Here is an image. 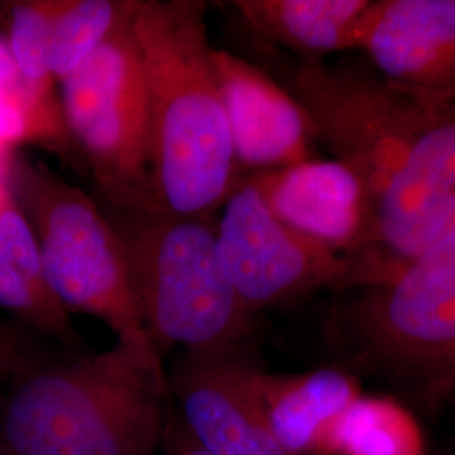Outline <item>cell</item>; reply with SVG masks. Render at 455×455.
Here are the masks:
<instances>
[{"label":"cell","instance_id":"cell-17","mask_svg":"<svg viewBox=\"0 0 455 455\" xmlns=\"http://www.w3.org/2000/svg\"><path fill=\"white\" fill-rule=\"evenodd\" d=\"M137 5L139 0H61L49 46V69L56 83L129 24Z\"/></svg>","mask_w":455,"mask_h":455},{"label":"cell","instance_id":"cell-9","mask_svg":"<svg viewBox=\"0 0 455 455\" xmlns=\"http://www.w3.org/2000/svg\"><path fill=\"white\" fill-rule=\"evenodd\" d=\"M455 236V93L434 97L422 131L373 214L371 242L355 255L361 289L381 285Z\"/></svg>","mask_w":455,"mask_h":455},{"label":"cell","instance_id":"cell-10","mask_svg":"<svg viewBox=\"0 0 455 455\" xmlns=\"http://www.w3.org/2000/svg\"><path fill=\"white\" fill-rule=\"evenodd\" d=\"M265 370L250 344L182 351L167 373L172 407L191 439L210 455H291L261 413Z\"/></svg>","mask_w":455,"mask_h":455},{"label":"cell","instance_id":"cell-18","mask_svg":"<svg viewBox=\"0 0 455 455\" xmlns=\"http://www.w3.org/2000/svg\"><path fill=\"white\" fill-rule=\"evenodd\" d=\"M60 7L61 0H22L4 9V41L20 80L39 97H54L49 46Z\"/></svg>","mask_w":455,"mask_h":455},{"label":"cell","instance_id":"cell-5","mask_svg":"<svg viewBox=\"0 0 455 455\" xmlns=\"http://www.w3.org/2000/svg\"><path fill=\"white\" fill-rule=\"evenodd\" d=\"M4 178L33 227L49 287L63 307L101 321L116 339L152 344L120 238L97 199L24 154L7 156Z\"/></svg>","mask_w":455,"mask_h":455},{"label":"cell","instance_id":"cell-19","mask_svg":"<svg viewBox=\"0 0 455 455\" xmlns=\"http://www.w3.org/2000/svg\"><path fill=\"white\" fill-rule=\"evenodd\" d=\"M28 363L26 342L14 325L0 321V398L12 383L20 368Z\"/></svg>","mask_w":455,"mask_h":455},{"label":"cell","instance_id":"cell-15","mask_svg":"<svg viewBox=\"0 0 455 455\" xmlns=\"http://www.w3.org/2000/svg\"><path fill=\"white\" fill-rule=\"evenodd\" d=\"M374 0H238L244 26L272 48L325 60L359 49Z\"/></svg>","mask_w":455,"mask_h":455},{"label":"cell","instance_id":"cell-7","mask_svg":"<svg viewBox=\"0 0 455 455\" xmlns=\"http://www.w3.org/2000/svg\"><path fill=\"white\" fill-rule=\"evenodd\" d=\"M58 84L66 131L98 195H148V101L133 19Z\"/></svg>","mask_w":455,"mask_h":455},{"label":"cell","instance_id":"cell-11","mask_svg":"<svg viewBox=\"0 0 455 455\" xmlns=\"http://www.w3.org/2000/svg\"><path fill=\"white\" fill-rule=\"evenodd\" d=\"M212 60L240 169L257 174L315 159L307 116L270 73L227 49L212 48Z\"/></svg>","mask_w":455,"mask_h":455},{"label":"cell","instance_id":"cell-14","mask_svg":"<svg viewBox=\"0 0 455 455\" xmlns=\"http://www.w3.org/2000/svg\"><path fill=\"white\" fill-rule=\"evenodd\" d=\"M261 413L291 455H321L334 422L359 400L355 374L339 366L260 378Z\"/></svg>","mask_w":455,"mask_h":455},{"label":"cell","instance_id":"cell-4","mask_svg":"<svg viewBox=\"0 0 455 455\" xmlns=\"http://www.w3.org/2000/svg\"><path fill=\"white\" fill-rule=\"evenodd\" d=\"M342 370L428 413L455 408V236L381 285L349 291L325 321Z\"/></svg>","mask_w":455,"mask_h":455},{"label":"cell","instance_id":"cell-21","mask_svg":"<svg viewBox=\"0 0 455 455\" xmlns=\"http://www.w3.org/2000/svg\"><path fill=\"white\" fill-rule=\"evenodd\" d=\"M17 82H20V75L17 71L16 63L5 41L0 39V84H12Z\"/></svg>","mask_w":455,"mask_h":455},{"label":"cell","instance_id":"cell-3","mask_svg":"<svg viewBox=\"0 0 455 455\" xmlns=\"http://www.w3.org/2000/svg\"><path fill=\"white\" fill-rule=\"evenodd\" d=\"M124 248L132 292L163 358L174 347L246 346L255 317L223 272L214 216L171 212L148 195H98Z\"/></svg>","mask_w":455,"mask_h":455},{"label":"cell","instance_id":"cell-12","mask_svg":"<svg viewBox=\"0 0 455 455\" xmlns=\"http://www.w3.org/2000/svg\"><path fill=\"white\" fill-rule=\"evenodd\" d=\"M359 49L400 90L455 93V0H374Z\"/></svg>","mask_w":455,"mask_h":455},{"label":"cell","instance_id":"cell-16","mask_svg":"<svg viewBox=\"0 0 455 455\" xmlns=\"http://www.w3.org/2000/svg\"><path fill=\"white\" fill-rule=\"evenodd\" d=\"M4 164L0 165V307L36 331L76 346L78 334L71 314L49 287L33 227L4 178Z\"/></svg>","mask_w":455,"mask_h":455},{"label":"cell","instance_id":"cell-1","mask_svg":"<svg viewBox=\"0 0 455 455\" xmlns=\"http://www.w3.org/2000/svg\"><path fill=\"white\" fill-rule=\"evenodd\" d=\"M206 12L199 0H139L133 17L148 101V196L191 216H214L242 180Z\"/></svg>","mask_w":455,"mask_h":455},{"label":"cell","instance_id":"cell-20","mask_svg":"<svg viewBox=\"0 0 455 455\" xmlns=\"http://www.w3.org/2000/svg\"><path fill=\"white\" fill-rule=\"evenodd\" d=\"M163 454L165 455H210L206 454L191 435L182 427L174 407L171 410V419L167 425L165 439H164Z\"/></svg>","mask_w":455,"mask_h":455},{"label":"cell","instance_id":"cell-13","mask_svg":"<svg viewBox=\"0 0 455 455\" xmlns=\"http://www.w3.org/2000/svg\"><path fill=\"white\" fill-rule=\"evenodd\" d=\"M287 227L346 255L371 240V212L358 178L341 163L310 159L243 178Z\"/></svg>","mask_w":455,"mask_h":455},{"label":"cell","instance_id":"cell-6","mask_svg":"<svg viewBox=\"0 0 455 455\" xmlns=\"http://www.w3.org/2000/svg\"><path fill=\"white\" fill-rule=\"evenodd\" d=\"M276 75L304 110L315 142L358 178L373 231L374 208L407 161L434 97L408 93L361 66L315 58L282 63Z\"/></svg>","mask_w":455,"mask_h":455},{"label":"cell","instance_id":"cell-2","mask_svg":"<svg viewBox=\"0 0 455 455\" xmlns=\"http://www.w3.org/2000/svg\"><path fill=\"white\" fill-rule=\"evenodd\" d=\"M0 410V455H157L172 400L152 344L116 339L61 363H26Z\"/></svg>","mask_w":455,"mask_h":455},{"label":"cell","instance_id":"cell-8","mask_svg":"<svg viewBox=\"0 0 455 455\" xmlns=\"http://www.w3.org/2000/svg\"><path fill=\"white\" fill-rule=\"evenodd\" d=\"M218 212L216 248L223 272L253 314L323 289H355L353 257L287 227L243 178Z\"/></svg>","mask_w":455,"mask_h":455}]
</instances>
